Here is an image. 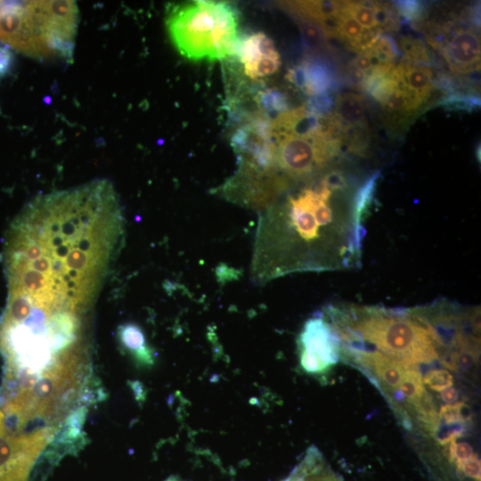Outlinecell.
I'll use <instances>...</instances> for the list:
<instances>
[{
	"label": "cell",
	"instance_id": "4fadbf2b",
	"mask_svg": "<svg viewBox=\"0 0 481 481\" xmlns=\"http://www.w3.org/2000/svg\"><path fill=\"white\" fill-rule=\"evenodd\" d=\"M365 30L356 20L342 9L341 5V10L337 19L335 38L345 42L346 46L355 52Z\"/></svg>",
	"mask_w": 481,
	"mask_h": 481
},
{
	"label": "cell",
	"instance_id": "7a4b0ae2",
	"mask_svg": "<svg viewBox=\"0 0 481 481\" xmlns=\"http://www.w3.org/2000/svg\"><path fill=\"white\" fill-rule=\"evenodd\" d=\"M115 257L108 246L69 230L8 236L4 309L37 320L89 318Z\"/></svg>",
	"mask_w": 481,
	"mask_h": 481
},
{
	"label": "cell",
	"instance_id": "8992f818",
	"mask_svg": "<svg viewBox=\"0 0 481 481\" xmlns=\"http://www.w3.org/2000/svg\"><path fill=\"white\" fill-rule=\"evenodd\" d=\"M443 34L433 45L442 54L450 69L457 74H468L479 69L480 39L473 28L458 27L452 21L442 25Z\"/></svg>",
	"mask_w": 481,
	"mask_h": 481
},
{
	"label": "cell",
	"instance_id": "cb8c5ba5",
	"mask_svg": "<svg viewBox=\"0 0 481 481\" xmlns=\"http://www.w3.org/2000/svg\"><path fill=\"white\" fill-rule=\"evenodd\" d=\"M449 459L454 461L457 464L462 461L468 460L474 456V452L471 445L466 442L456 443L450 442L449 445Z\"/></svg>",
	"mask_w": 481,
	"mask_h": 481
},
{
	"label": "cell",
	"instance_id": "7402d4cb",
	"mask_svg": "<svg viewBox=\"0 0 481 481\" xmlns=\"http://www.w3.org/2000/svg\"><path fill=\"white\" fill-rule=\"evenodd\" d=\"M465 410L466 406L462 402L444 404L440 408L439 420L444 424H463L464 420L469 417V412Z\"/></svg>",
	"mask_w": 481,
	"mask_h": 481
},
{
	"label": "cell",
	"instance_id": "4316f807",
	"mask_svg": "<svg viewBox=\"0 0 481 481\" xmlns=\"http://www.w3.org/2000/svg\"><path fill=\"white\" fill-rule=\"evenodd\" d=\"M366 75V73L360 71L349 65V68L346 72V80L351 86L361 90Z\"/></svg>",
	"mask_w": 481,
	"mask_h": 481
},
{
	"label": "cell",
	"instance_id": "ffe728a7",
	"mask_svg": "<svg viewBox=\"0 0 481 481\" xmlns=\"http://www.w3.org/2000/svg\"><path fill=\"white\" fill-rule=\"evenodd\" d=\"M400 18L412 23L414 27L420 26L427 16V10L420 1H395L393 2Z\"/></svg>",
	"mask_w": 481,
	"mask_h": 481
},
{
	"label": "cell",
	"instance_id": "5bb4252c",
	"mask_svg": "<svg viewBox=\"0 0 481 481\" xmlns=\"http://www.w3.org/2000/svg\"><path fill=\"white\" fill-rule=\"evenodd\" d=\"M397 46L408 63L427 67L432 63L428 46L420 39L402 37Z\"/></svg>",
	"mask_w": 481,
	"mask_h": 481
},
{
	"label": "cell",
	"instance_id": "2e32d148",
	"mask_svg": "<svg viewBox=\"0 0 481 481\" xmlns=\"http://www.w3.org/2000/svg\"><path fill=\"white\" fill-rule=\"evenodd\" d=\"M417 367L406 368L404 378L398 387L399 392L413 405L426 394L420 373Z\"/></svg>",
	"mask_w": 481,
	"mask_h": 481
},
{
	"label": "cell",
	"instance_id": "f546056e",
	"mask_svg": "<svg viewBox=\"0 0 481 481\" xmlns=\"http://www.w3.org/2000/svg\"><path fill=\"white\" fill-rule=\"evenodd\" d=\"M167 481H180V480H178V479L175 478V477H170V478H168Z\"/></svg>",
	"mask_w": 481,
	"mask_h": 481
},
{
	"label": "cell",
	"instance_id": "3957f363",
	"mask_svg": "<svg viewBox=\"0 0 481 481\" xmlns=\"http://www.w3.org/2000/svg\"><path fill=\"white\" fill-rule=\"evenodd\" d=\"M77 24L74 1H0V39L34 59L71 61Z\"/></svg>",
	"mask_w": 481,
	"mask_h": 481
},
{
	"label": "cell",
	"instance_id": "8fae6325",
	"mask_svg": "<svg viewBox=\"0 0 481 481\" xmlns=\"http://www.w3.org/2000/svg\"><path fill=\"white\" fill-rule=\"evenodd\" d=\"M367 367L374 371L377 376L387 386L398 388L406 367L401 363L376 350L348 351Z\"/></svg>",
	"mask_w": 481,
	"mask_h": 481
},
{
	"label": "cell",
	"instance_id": "6da1fadb",
	"mask_svg": "<svg viewBox=\"0 0 481 481\" xmlns=\"http://www.w3.org/2000/svg\"><path fill=\"white\" fill-rule=\"evenodd\" d=\"M380 170L362 182L335 181L326 168L262 211L251 274L257 282L301 272L361 265L364 224Z\"/></svg>",
	"mask_w": 481,
	"mask_h": 481
},
{
	"label": "cell",
	"instance_id": "603a6c76",
	"mask_svg": "<svg viewBox=\"0 0 481 481\" xmlns=\"http://www.w3.org/2000/svg\"><path fill=\"white\" fill-rule=\"evenodd\" d=\"M423 381L430 389L441 392L452 386L453 377L446 370H431L425 375Z\"/></svg>",
	"mask_w": 481,
	"mask_h": 481
},
{
	"label": "cell",
	"instance_id": "52a82bcc",
	"mask_svg": "<svg viewBox=\"0 0 481 481\" xmlns=\"http://www.w3.org/2000/svg\"><path fill=\"white\" fill-rule=\"evenodd\" d=\"M234 54L238 56L244 75L254 80L273 75L281 63L273 39L264 32H256L238 40Z\"/></svg>",
	"mask_w": 481,
	"mask_h": 481
},
{
	"label": "cell",
	"instance_id": "9c48e42d",
	"mask_svg": "<svg viewBox=\"0 0 481 481\" xmlns=\"http://www.w3.org/2000/svg\"><path fill=\"white\" fill-rule=\"evenodd\" d=\"M326 119L338 137L348 129L369 128L363 97L354 93L336 96L333 110L326 116Z\"/></svg>",
	"mask_w": 481,
	"mask_h": 481
},
{
	"label": "cell",
	"instance_id": "484cf974",
	"mask_svg": "<svg viewBox=\"0 0 481 481\" xmlns=\"http://www.w3.org/2000/svg\"><path fill=\"white\" fill-rule=\"evenodd\" d=\"M456 466L465 476L480 481V461L476 454L468 460L458 462Z\"/></svg>",
	"mask_w": 481,
	"mask_h": 481
},
{
	"label": "cell",
	"instance_id": "277c9868",
	"mask_svg": "<svg viewBox=\"0 0 481 481\" xmlns=\"http://www.w3.org/2000/svg\"><path fill=\"white\" fill-rule=\"evenodd\" d=\"M166 26L177 51L192 61H220L234 54L239 13L223 1L169 4Z\"/></svg>",
	"mask_w": 481,
	"mask_h": 481
},
{
	"label": "cell",
	"instance_id": "d4e9b609",
	"mask_svg": "<svg viewBox=\"0 0 481 481\" xmlns=\"http://www.w3.org/2000/svg\"><path fill=\"white\" fill-rule=\"evenodd\" d=\"M379 63L371 53L366 52L358 54L349 65L367 74Z\"/></svg>",
	"mask_w": 481,
	"mask_h": 481
},
{
	"label": "cell",
	"instance_id": "83f0119b",
	"mask_svg": "<svg viewBox=\"0 0 481 481\" xmlns=\"http://www.w3.org/2000/svg\"><path fill=\"white\" fill-rule=\"evenodd\" d=\"M12 61V55L9 48L0 45V77L10 69Z\"/></svg>",
	"mask_w": 481,
	"mask_h": 481
},
{
	"label": "cell",
	"instance_id": "9a60e30c",
	"mask_svg": "<svg viewBox=\"0 0 481 481\" xmlns=\"http://www.w3.org/2000/svg\"><path fill=\"white\" fill-rule=\"evenodd\" d=\"M342 9L365 29L379 28V22L370 1H342Z\"/></svg>",
	"mask_w": 481,
	"mask_h": 481
},
{
	"label": "cell",
	"instance_id": "f1b7e54d",
	"mask_svg": "<svg viewBox=\"0 0 481 481\" xmlns=\"http://www.w3.org/2000/svg\"><path fill=\"white\" fill-rule=\"evenodd\" d=\"M440 396L447 404H452L458 399V391L452 386L441 391Z\"/></svg>",
	"mask_w": 481,
	"mask_h": 481
},
{
	"label": "cell",
	"instance_id": "5b68a950",
	"mask_svg": "<svg viewBox=\"0 0 481 481\" xmlns=\"http://www.w3.org/2000/svg\"><path fill=\"white\" fill-rule=\"evenodd\" d=\"M298 345L300 364L308 373L323 372L339 359V338L322 313L305 322L298 335Z\"/></svg>",
	"mask_w": 481,
	"mask_h": 481
},
{
	"label": "cell",
	"instance_id": "ba28073f",
	"mask_svg": "<svg viewBox=\"0 0 481 481\" xmlns=\"http://www.w3.org/2000/svg\"><path fill=\"white\" fill-rule=\"evenodd\" d=\"M286 78L311 97L328 94L336 85L332 69L314 56L306 57L300 64L289 69Z\"/></svg>",
	"mask_w": 481,
	"mask_h": 481
},
{
	"label": "cell",
	"instance_id": "44dd1931",
	"mask_svg": "<svg viewBox=\"0 0 481 481\" xmlns=\"http://www.w3.org/2000/svg\"><path fill=\"white\" fill-rule=\"evenodd\" d=\"M367 52L380 62L387 63H394L400 54L396 43L387 35H381L374 45Z\"/></svg>",
	"mask_w": 481,
	"mask_h": 481
},
{
	"label": "cell",
	"instance_id": "7c38bea8",
	"mask_svg": "<svg viewBox=\"0 0 481 481\" xmlns=\"http://www.w3.org/2000/svg\"><path fill=\"white\" fill-rule=\"evenodd\" d=\"M118 338L123 346L142 364L153 363L152 350L146 342L142 329L134 323H126L118 328Z\"/></svg>",
	"mask_w": 481,
	"mask_h": 481
},
{
	"label": "cell",
	"instance_id": "d6986e66",
	"mask_svg": "<svg viewBox=\"0 0 481 481\" xmlns=\"http://www.w3.org/2000/svg\"><path fill=\"white\" fill-rule=\"evenodd\" d=\"M438 103L449 110L471 111L480 107V97L455 91L446 94Z\"/></svg>",
	"mask_w": 481,
	"mask_h": 481
},
{
	"label": "cell",
	"instance_id": "ac0fdd59",
	"mask_svg": "<svg viewBox=\"0 0 481 481\" xmlns=\"http://www.w3.org/2000/svg\"><path fill=\"white\" fill-rule=\"evenodd\" d=\"M298 25L305 44L308 48L312 51L328 49V37L319 27L301 19H298Z\"/></svg>",
	"mask_w": 481,
	"mask_h": 481
},
{
	"label": "cell",
	"instance_id": "30bf717a",
	"mask_svg": "<svg viewBox=\"0 0 481 481\" xmlns=\"http://www.w3.org/2000/svg\"><path fill=\"white\" fill-rule=\"evenodd\" d=\"M387 76L395 79L422 106L436 88L434 72L427 66L402 61L395 65Z\"/></svg>",
	"mask_w": 481,
	"mask_h": 481
},
{
	"label": "cell",
	"instance_id": "e0dca14e",
	"mask_svg": "<svg viewBox=\"0 0 481 481\" xmlns=\"http://www.w3.org/2000/svg\"><path fill=\"white\" fill-rule=\"evenodd\" d=\"M255 102L262 113L278 112L280 114L287 111L289 108L286 96L276 88L258 91L255 96Z\"/></svg>",
	"mask_w": 481,
	"mask_h": 481
}]
</instances>
